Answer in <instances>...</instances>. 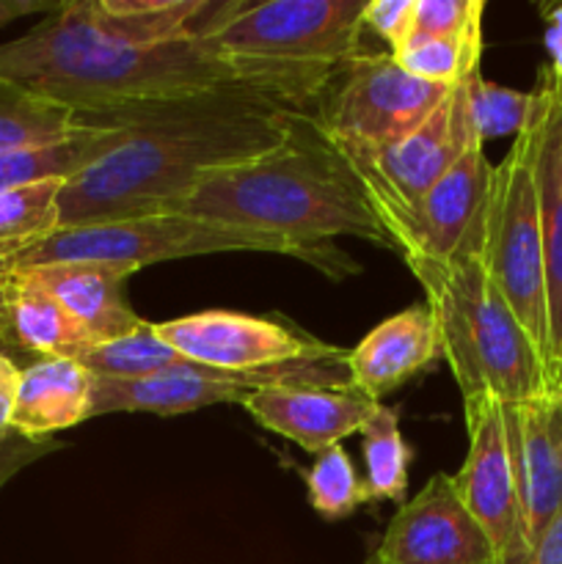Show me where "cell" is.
<instances>
[{"mask_svg":"<svg viewBox=\"0 0 562 564\" xmlns=\"http://www.w3.org/2000/svg\"><path fill=\"white\" fill-rule=\"evenodd\" d=\"M80 119L121 132L61 185V229L174 213L207 176L284 147L303 116L246 86H224Z\"/></svg>","mask_w":562,"mask_h":564,"instance_id":"cell-1","label":"cell"},{"mask_svg":"<svg viewBox=\"0 0 562 564\" xmlns=\"http://www.w3.org/2000/svg\"><path fill=\"white\" fill-rule=\"evenodd\" d=\"M174 213L281 237L334 279L358 273L336 237L391 248L356 171L306 116L284 147L207 176Z\"/></svg>","mask_w":562,"mask_h":564,"instance_id":"cell-2","label":"cell"},{"mask_svg":"<svg viewBox=\"0 0 562 564\" xmlns=\"http://www.w3.org/2000/svg\"><path fill=\"white\" fill-rule=\"evenodd\" d=\"M0 80L77 116L240 86L198 42L136 47L110 36L86 0L61 3L20 39L0 44Z\"/></svg>","mask_w":562,"mask_h":564,"instance_id":"cell-3","label":"cell"},{"mask_svg":"<svg viewBox=\"0 0 562 564\" xmlns=\"http://www.w3.org/2000/svg\"><path fill=\"white\" fill-rule=\"evenodd\" d=\"M367 0L213 3L196 42L240 86L287 108L314 102L361 50Z\"/></svg>","mask_w":562,"mask_h":564,"instance_id":"cell-4","label":"cell"},{"mask_svg":"<svg viewBox=\"0 0 562 564\" xmlns=\"http://www.w3.org/2000/svg\"><path fill=\"white\" fill-rule=\"evenodd\" d=\"M483 242L485 215L450 259H411L406 264L428 297L424 306L439 328L441 358L450 364L463 402L490 397L501 405H518L538 400L554 391V380L510 303L490 281Z\"/></svg>","mask_w":562,"mask_h":564,"instance_id":"cell-5","label":"cell"},{"mask_svg":"<svg viewBox=\"0 0 562 564\" xmlns=\"http://www.w3.org/2000/svg\"><path fill=\"white\" fill-rule=\"evenodd\" d=\"M229 251L284 253V257H298L312 264V259L301 248L281 237L237 229V226L215 224V220L193 218V215L165 213L114 220V224L66 226V229L53 231L47 240L33 246L22 257H17L6 273L66 262L116 264V268H127L136 273V270L158 262Z\"/></svg>","mask_w":562,"mask_h":564,"instance_id":"cell-6","label":"cell"},{"mask_svg":"<svg viewBox=\"0 0 562 564\" xmlns=\"http://www.w3.org/2000/svg\"><path fill=\"white\" fill-rule=\"evenodd\" d=\"M534 152L538 121L532 110L529 124L512 138L510 152L499 165H494L485 207L483 253L490 281L510 303L512 314L549 367V303Z\"/></svg>","mask_w":562,"mask_h":564,"instance_id":"cell-7","label":"cell"},{"mask_svg":"<svg viewBox=\"0 0 562 564\" xmlns=\"http://www.w3.org/2000/svg\"><path fill=\"white\" fill-rule=\"evenodd\" d=\"M455 86L413 77L391 53H358L314 99L309 124L331 147L375 149L417 130Z\"/></svg>","mask_w":562,"mask_h":564,"instance_id":"cell-8","label":"cell"},{"mask_svg":"<svg viewBox=\"0 0 562 564\" xmlns=\"http://www.w3.org/2000/svg\"><path fill=\"white\" fill-rule=\"evenodd\" d=\"M466 83L452 88L424 124L386 147H334L356 171L389 242L408 224L424 193L450 171L472 141Z\"/></svg>","mask_w":562,"mask_h":564,"instance_id":"cell-9","label":"cell"},{"mask_svg":"<svg viewBox=\"0 0 562 564\" xmlns=\"http://www.w3.org/2000/svg\"><path fill=\"white\" fill-rule=\"evenodd\" d=\"M466 411L468 452L461 471L452 474L457 496L479 523L494 549V564H529L527 527L521 496L512 471L501 405L490 397L463 402Z\"/></svg>","mask_w":562,"mask_h":564,"instance_id":"cell-10","label":"cell"},{"mask_svg":"<svg viewBox=\"0 0 562 564\" xmlns=\"http://www.w3.org/2000/svg\"><path fill=\"white\" fill-rule=\"evenodd\" d=\"M160 339L187 361L220 372H257L298 358L320 356L331 345L273 319L235 312H198L187 317L154 323Z\"/></svg>","mask_w":562,"mask_h":564,"instance_id":"cell-11","label":"cell"},{"mask_svg":"<svg viewBox=\"0 0 562 564\" xmlns=\"http://www.w3.org/2000/svg\"><path fill=\"white\" fill-rule=\"evenodd\" d=\"M380 564H494L488 534L457 496L452 474H433L391 516L378 549Z\"/></svg>","mask_w":562,"mask_h":564,"instance_id":"cell-12","label":"cell"},{"mask_svg":"<svg viewBox=\"0 0 562 564\" xmlns=\"http://www.w3.org/2000/svg\"><path fill=\"white\" fill-rule=\"evenodd\" d=\"M494 165L485 158V143L474 132L461 158L444 176L424 193L408 224L391 240L406 262H444L450 259L468 231L483 220L490 193Z\"/></svg>","mask_w":562,"mask_h":564,"instance_id":"cell-13","label":"cell"},{"mask_svg":"<svg viewBox=\"0 0 562 564\" xmlns=\"http://www.w3.org/2000/svg\"><path fill=\"white\" fill-rule=\"evenodd\" d=\"M501 422L521 496L523 527L529 545H534L562 507V389L518 405H501Z\"/></svg>","mask_w":562,"mask_h":564,"instance_id":"cell-14","label":"cell"},{"mask_svg":"<svg viewBox=\"0 0 562 564\" xmlns=\"http://www.w3.org/2000/svg\"><path fill=\"white\" fill-rule=\"evenodd\" d=\"M538 121V180L540 231L545 259V303H549V369L554 389H562V80L540 69L534 86Z\"/></svg>","mask_w":562,"mask_h":564,"instance_id":"cell-15","label":"cell"},{"mask_svg":"<svg viewBox=\"0 0 562 564\" xmlns=\"http://www.w3.org/2000/svg\"><path fill=\"white\" fill-rule=\"evenodd\" d=\"M378 405L361 391L328 386H273L242 402L253 422L312 455L361 433Z\"/></svg>","mask_w":562,"mask_h":564,"instance_id":"cell-16","label":"cell"},{"mask_svg":"<svg viewBox=\"0 0 562 564\" xmlns=\"http://www.w3.org/2000/svg\"><path fill=\"white\" fill-rule=\"evenodd\" d=\"M441 358L435 319L428 306H408L375 325L353 350H347V375L353 389L375 402L422 375Z\"/></svg>","mask_w":562,"mask_h":564,"instance_id":"cell-17","label":"cell"},{"mask_svg":"<svg viewBox=\"0 0 562 564\" xmlns=\"http://www.w3.org/2000/svg\"><path fill=\"white\" fill-rule=\"evenodd\" d=\"M17 273H25L44 292H50L91 334L94 345L119 339L143 325L125 295L132 270L116 264L66 262Z\"/></svg>","mask_w":562,"mask_h":564,"instance_id":"cell-18","label":"cell"},{"mask_svg":"<svg viewBox=\"0 0 562 564\" xmlns=\"http://www.w3.org/2000/svg\"><path fill=\"white\" fill-rule=\"evenodd\" d=\"M94 375L77 358H36L20 369L11 433L53 438L61 430L91 419Z\"/></svg>","mask_w":562,"mask_h":564,"instance_id":"cell-19","label":"cell"},{"mask_svg":"<svg viewBox=\"0 0 562 564\" xmlns=\"http://www.w3.org/2000/svg\"><path fill=\"white\" fill-rule=\"evenodd\" d=\"M0 319L11 350L36 358H77L91 334L25 273H0Z\"/></svg>","mask_w":562,"mask_h":564,"instance_id":"cell-20","label":"cell"},{"mask_svg":"<svg viewBox=\"0 0 562 564\" xmlns=\"http://www.w3.org/2000/svg\"><path fill=\"white\" fill-rule=\"evenodd\" d=\"M91 20L136 47L191 44L204 28L213 0H86Z\"/></svg>","mask_w":562,"mask_h":564,"instance_id":"cell-21","label":"cell"},{"mask_svg":"<svg viewBox=\"0 0 562 564\" xmlns=\"http://www.w3.org/2000/svg\"><path fill=\"white\" fill-rule=\"evenodd\" d=\"M86 130L75 132L66 141L0 152V191L47 180H69L110 152V147L119 141V124L110 121H86Z\"/></svg>","mask_w":562,"mask_h":564,"instance_id":"cell-22","label":"cell"},{"mask_svg":"<svg viewBox=\"0 0 562 564\" xmlns=\"http://www.w3.org/2000/svg\"><path fill=\"white\" fill-rule=\"evenodd\" d=\"M77 361L97 378L114 380L154 378V375L187 372V369L196 367L185 356H180L174 347L165 345L154 330V323H147V319L132 334L86 347L77 356Z\"/></svg>","mask_w":562,"mask_h":564,"instance_id":"cell-23","label":"cell"},{"mask_svg":"<svg viewBox=\"0 0 562 564\" xmlns=\"http://www.w3.org/2000/svg\"><path fill=\"white\" fill-rule=\"evenodd\" d=\"M64 182L47 180L0 191V273H6L17 257L61 229L58 193Z\"/></svg>","mask_w":562,"mask_h":564,"instance_id":"cell-24","label":"cell"},{"mask_svg":"<svg viewBox=\"0 0 562 564\" xmlns=\"http://www.w3.org/2000/svg\"><path fill=\"white\" fill-rule=\"evenodd\" d=\"M86 127L75 110L0 80V152L66 141Z\"/></svg>","mask_w":562,"mask_h":564,"instance_id":"cell-25","label":"cell"},{"mask_svg":"<svg viewBox=\"0 0 562 564\" xmlns=\"http://www.w3.org/2000/svg\"><path fill=\"white\" fill-rule=\"evenodd\" d=\"M361 455L367 468L369 501H402L408 494L411 446L400 433L395 408L380 402L369 422L361 427Z\"/></svg>","mask_w":562,"mask_h":564,"instance_id":"cell-26","label":"cell"},{"mask_svg":"<svg viewBox=\"0 0 562 564\" xmlns=\"http://www.w3.org/2000/svg\"><path fill=\"white\" fill-rule=\"evenodd\" d=\"M391 55L419 80L461 86L479 72L483 31L468 36H413Z\"/></svg>","mask_w":562,"mask_h":564,"instance_id":"cell-27","label":"cell"},{"mask_svg":"<svg viewBox=\"0 0 562 564\" xmlns=\"http://www.w3.org/2000/svg\"><path fill=\"white\" fill-rule=\"evenodd\" d=\"M306 494L312 510L325 521H342L369 501L367 485L358 479L356 466L342 444L314 455L306 474Z\"/></svg>","mask_w":562,"mask_h":564,"instance_id":"cell-28","label":"cell"},{"mask_svg":"<svg viewBox=\"0 0 562 564\" xmlns=\"http://www.w3.org/2000/svg\"><path fill=\"white\" fill-rule=\"evenodd\" d=\"M468 88V116L479 141L512 135L516 138L529 124L534 110V91H516V88L499 86L485 80L483 72L466 80Z\"/></svg>","mask_w":562,"mask_h":564,"instance_id":"cell-29","label":"cell"},{"mask_svg":"<svg viewBox=\"0 0 562 564\" xmlns=\"http://www.w3.org/2000/svg\"><path fill=\"white\" fill-rule=\"evenodd\" d=\"M483 0H417L413 36H468L483 31Z\"/></svg>","mask_w":562,"mask_h":564,"instance_id":"cell-30","label":"cell"},{"mask_svg":"<svg viewBox=\"0 0 562 564\" xmlns=\"http://www.w3.org/2000/svg\"><path fill=\"white\" fill-rule=\"evenodd\" d=\"M413 11L417 0H367L364 28H372L389 44V53H397L411 39Z\"/></svg>","mask_w":562,"mask_h":564,"instance_id":"cell-31","label":"cell"},{"mask_svg":"<svg viewBox=\"0 0 562 564\" xmlns=\"http://www.w3.org/2000/svg\"><path fill=\"white\" fill-rule=\"evenodd\" d=\"M58 446H61V441H55V438L33 441V438H22V435L11 433L9 438L0 444V488H3L11 477H17L22 468L31 466V463L39 460V457L55 452Z\"/></svg>","mask_w":562,"mask_h":564,"instance_id":"cell-32","label":"cell"},{"mask_svg":"<svg viewBox=\"0 0 562 564\" xmlns=\"http://www.w3.org/2000/svg\"><path fill=\"white\" fill-rule=\"evenodd\" d=\"M20 367L11 356H0V444L11 435V413H14Z\"/></svg>","mask_w":562,"mask_h":564,"instance_id":"cell-33","label":"cell"},{"mask_svg":"<svg viewBox=\"0 0 562 564\" xmlns=\"http://www.w3.org/2000/svg\"><path fill=\"white\" fill-rule=\"evenodd\" d=\"M529 564H562V507L532 545Z\"/></svg>","mask_w":562,"mask_h":564,"instance_id":"cell-34","label":"cell"},{"mask_svg":"<svg viewBox=\"0 0 562 564\" xmlns=\"http://www.w3.org/2000/svg\"><path fill=\"white\" fill-rule=\"evenodd\" d=\"M545 17V53H549V72L562 80V6L543 9Z\"/></svg>","mask_w":562,"mask_h":564,"instance_id":"cell-35","label":"cell"},{"mask_svg":"<svg viewBox=\"0 0 562 564\" xmlns=\"http://www.w3.org/2000/svg\"><path fill=\"white\" fill-rule=\"evenodd\" d=\"M55 9H61V3H44V0H0V28L20 20V17L39 14V11L53 14Z\"/></svg>","mask_w":562,"mask_h":564,"instance_id":"cell-36","label":"cell"},{"mask_svg":"<svg viewBox=\"0 0 562 564\" xmlns=\"http://www.w3.org/2000/svg\"><path fill=\"white\" fill-rule=\"evenodd\" d=\"M11 345H9V336H6V328H3V319H0V356H9Z\"/></svg>","mask_w":562,"mask_h":564,"instance_id":"cell-37","label":"cell"},{"mask_svg":"<svg viewBox=\"0 0 562 564\" xmlns=\"http://www.w3.org/2000/svg\"><path fill=\"white\" fill-rule=\"evenodd\" d=\"M364 564H378V560H375V554H369L367 562H364Z\"/></svg>","mask_w":562,"mask_h":564,"instance_id":"cell-38","label":"cell"},{"mask_svg":"<svg viewBox=\"0 0 562 564\" xmlns=\"http://www.w3.org/2000/svg\"><path fill=\"white\" fill-rule=\"evenodd\" d=\"M378 564H380V562H378Z\"/></svg>","mask_w":562,"mask_h":564,"instance_id":"cell-39","label":"cell"}]
</instances>
